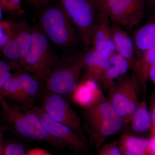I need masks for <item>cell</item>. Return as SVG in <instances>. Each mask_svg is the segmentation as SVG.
I'll list each match as a JSON object with an SVG mask.
<instances>
[{
	"mask_svg": "<svg viewBox=\"0 0 155 155\" xmlns=\"http://www.w3.org/2000/svg\"><path fill=\"white\" fill-rule=\"evenodd\" d=\"M0 103L3 118L19 135L31 140L46 142L57 148L67 146L49 134L40 117L32 108L14 104L1 94Z\"/></svg>",
	"mask_w": 155,
	"mask_h": 155,
	"instance_id": "1",
	"label": "cell"
},
{
	"mask_svg": "<svg viewBox=\"0 0 155 155\" xmlns=\"http://www.w3.org/2000/svg\"><path fill=\"white\" fill-rule=\"evenodd\" d=\"M85 117L90 139L97 150L107 137L119 132L125 124L108 100L85 110Z\"/></svg>",
	"mask_w": 155,
	"mask_h": 155,
	"instance_id": "2",
	"label": "cell"
},
{
	"mask_svg": "<svg viewBox=\"0 0 155 155\" xmlns=\"http://www.w3.org/2000/svg\"><path fill=\"white\" fill-rule=\"evenodd\" d=\"M32 37L30 49L20 60V64L38 80L45 82L59 59L41 28H32Z\"/></svg>",
	"mask_w": 155,
	"mask_h": 155,
	"instance_id": "3",
	"label": "cell"
},
{
	"mask_svg": "<svg viewBox=\"0 0 155 155\" xmlns=\"http://www.w3.org/2000/svg\"><path fill=\"white\" fill-rule=\"evenodd\" d=\"M83 69L81 56L59 60L45 81V92L61 95L72 94L79 83Z\"/></svg>",
	"mask_w": 155,
	"mask_h": 155,
	"instance_id": "4",
	"label": "cell"
},
{
	"mask_svg": "<svg viewBox=\"0 0 155 155\" xmlns=\"http://www.w3.org/2000/svg\"><path fill=\"white\" fill-rule=\"evenodd\" d=\"M71 20L62 6L50 7L41 13V28L49 40L61 48H67L76 40Z\"/></svg>",
	"mask_w": 155,
	"mask_h": 155,
	"instance_id": "5",
	"label": "cell"
},
{
	"mask_svg": "<svg viewBox=\"0 0 155 155\" xmlns=\"http://www.w3.org/2000/svg\"><path fill=\"white\" fill-rule=\"evenodd\" d=\"M71 22L84 43L91 44L92 33L96 21L97 9L88 0H60Z\"/></svg>",
	"mask_w": 155,
	"mask_h": 155,
	"instance_id": "6",
	"label": "cell"
},
{
	"mask_svg": "<svg viewBox=\"0 0 155 155\" xmlns=\"http://www.w3.org/2000/svg\"><path fill=\"white\" fill-rule=\"evenodd\" d=\"M146 4L145 0H107L104 11L113 23L131 28L143 19Z\"/></svg>",
	"mask_w": 155,
	"mask_h": 155,
	"instance_id": "7",
	"label": "cell"
},
{
	"mask_svg": "<svg viewBox=\"0 0 155 155\" xmlns=\"http://www.w3.org/2000/svg\"><path fill=\"white\" fill-rule=\"evenodd\" d=\"M43 97L41 107L45 112L57 122L70 127L87 142L80 117L69 103L61 95L46 92Z\"/></svg>",
	"mask_w": 155,
	"mask_h": 155,
	"instance_id": "8",
	"label": "cell"
},
{
	"mask_svg": "<svg viewBox=\"0 0 155 155\" xmlns=\"http://www.w3.org/2000/svg\"><path fill=\"white\" fill-rule=\"evenodd\" d=\"M31 108L40 117L45 129L50 135L75 151L81 152L87 149V142L70 127L53 119L41 107Z\"/></svg>",
	"mask_w": 155,
	"mask_h": 155,
	"instance_id": "9",
	"label": "cell"
},
{
	"mask_svg": "<svg viewBox=\"0 0 155 155\" xmlns=\"http://www.w3.org/2000/svg\"><path fill=\"white\" fill-rule=\"evenodd\" d=\"M106 100L98 81L87 76L84 80L79 82L72 94V101L85 110Z\"/></svg>",
	"mask_w": 155,
	"mask_h": 155,
	"instance_id": "10",
	"label": "cell"
},
{
	"mask_svg": "<svg viewBox=\"0 0 155 155\" xmlns=\"http://www.w3.org/2000/svg\"><path fill=\"white\" fill-rule=\"evenodd\" d=\"M110 19L104 11H98L92 33L93 48L106 51L111 55L115 51L112 38Z\"/></svg>",
	"mask_w": 155,
	"mask_h": 155,
	"instance_id": "11",
	"label": "cell"
},
{
	"mask_svg": "<svg viewBox=\"0 0 155 155\" xmlns=\"http://www.w3.org/2000/svg\"><path fill=\"white\" fill-rule=\"evenodd\" d=\"M87 77L100 82L110 64L111 55L106 51L93 48L81 55Z\"/></svg>",
	"mask_w": 155,
	"mask_h": 155,
	"instance_id": "12",
	"label": "cell"
},
{
	"mask_svg": "<svg viewBox=\"0 0 155 155\" xmlns=\"http://www.w3.org/2000/svg\"><path fill=\"white\" fill-rule=\"evenodd\" d=\"M137 82L133 75L130 78H122L109 90L108 101L122 117L125 124L129 123L126 108L127 98L130 89Z\"/></svg>",
	"mask_w": 155,
	"mask_h": 155,
	"instance_id": "13",
	"label": "cell"
},
{
	"mask_svg": "<svg viewBox=\"0 0 155 155\" xmlns=\"http://www.w3.org/2000/svg\"><path fill=\"white\" fill-rule=\"evenodd\" d=\"M32 28L28 27L17 34L1 48L6 58L19 61L27 54L32 42Z\"/></svg>",
	"mask_w": 155,
	"mask_h": 155,
	"instance_id": "14",
	"label": "cell"
},
{
	"mask_svg": "<svg viewBox=\"0 0 155 155\" xmlns=\"http://www.w3.org/2000/svg\"><path fill=\"white\" fill-rule=\"evenodd\" d=\"M112 38L115 51L126 59L130 69H133L136 60L135 47L133 40L121 26L113 23Z\"/></svg>",
	"mask_w": 155,
	"mask_h": 155,
	"instance_id": "15",
	"label": "cell"
},
{
	"mask_svg": "<svg viewBox=\"0 0 155 155\" xmlns=\"http://www.w3.org/2000/svg\"><path fill=\"white\" fill-rule=\"evenodd\" d=\"M155 63V46L145 51L136 58L133 69L134 76L140 91L144 93L150 69Z\"/></svg>",
	"mask_w": 155,
	"mask_h": 155,
	"instance_id": "16",
	"label": "cell"
},
{
	"mask_svg": "<svg viewBox=\"0 0 155 155\" xmlns=\"http://www.w3.org/2000/svg\"><path fill=\"white\" fill-rule=\"evenodd\" d=\"M133 41L136 58L155 46V14L150 20L136 31Z\"/></svg>",
	"mask_w": 155,
	"mask_h": 155,
	"instance_id": "17",
	"label": "cell"
},
{
	"mask_svg": "<svg viewBox=\"0 0 155 155\" xmlns=\"http://www.w3.org/2000/svg\"><path fill=\"white\" fill-rule=\"evenodd\" d=\"M132 130L136 133H141L152 128V121L149 109L145 99L140 101L130 118Z\"/></svg>",
	"mask_w": 155,
	"mask_h": 155,
	"instance_id": "18",
	"label": "cell"
},
{
	"mask_svg": "<svg viewBox=\"0 0 155 155\" xmlns=\"http://www.w3.org/2000/svg\"><path fill=\"white\" fill-rule=\"evenodd\" d=\"M0 94L6 98L14 100L18 104L25 107H32L23 94L17 74H13L11 79L0 89Z\"/></svg>",
	"mask_w": 155,
	"mask_h": 155,
	"instance_id": "19",
	"label": "cell"
},
{
	"mask_svg": "<svg viewBox=\"0 0 155 155\" xmlns=\"http://www.w3.org/2000/svg\"><path fill=\"white\" fill-rule=\"evenodd\" d=\"M119 147L137 155H149V139L129 134H124L119 142Z\"/></svg>",
	"mask_w": 155,
	"mask_h": 155,
	"instance_id": "20",
	"label": "cell"
},
{
	"mask_svg": "<svg viewBox=\"0 0 155 155\" xmlns=\"http://www.w3.org/2000/svg\"><path fill=\"white\" fill-rule=\"evenodd\" d=\"M17 77L24 95L31 106L40 89L38 80L25 72L17 73Z\"/></svg>",
	"mask_w": 155,
	"mask_h": 155,
	"instance_id": "21",
	"label": "cell"
},
{
	"mask_svg": "<svg viewBox=\"0 0 155 155\" xmlns=\"http://www.w3.org/2000/svg\"><path fill=\"white\" fill-rule=\"evenodd\" d=\"M24 21L14 22L9 21H1L0 22V48L4 46L6 43L17 34L28 27Z\"/></svg>",
	"mask_w": 155,
	"mask_h": 155,
	"instance_id": "22",
	"label": "cell"
},
{
	"mask_svg": "<svg viewBox=\"0 0 155 155\" xmlns=\"http://www.w3.org/2000/svg\"><path fill=\"white\" fill-rule=\"evenodd\" d=\"M124 75L119 67L110 63L109 67L102 76L100 82H101L103 86L109 90L124 78Z\"/></svg>",
	"mask_w": 155,
	"mask_h": 155,
	"instance_id": "23",
	"label": "cell"
},
{
	"mask_svg": "<svg viewBox=\"0 0 155 155\" xmlns=\"http://www.w3.org/2000/svg\"><path fill=\"white\" fill-rule=\"evenodd\" d=\"M25 148L15 143H10L6 145L5 155H26Z\"/></svg>",
	"mask_w": 155,
	"mask_h": 155,
	"instance_id": "24",
	"label": "cell"
},
{
	"mask_svg": "<svg viewBox=\"0 0 155 155\" xmlns=\"http://www.w3.org/2000/svg\"><path fill=\"white\" fill-rule=\"evenodd\" d=\"M107 155H122L118 142L113 141L103 145L101 147Z\"/></svg>",
	"mask_w": 155,
	"mask_h": 155,
	"instance_id": "25",
	"label": "cell"
},
{
	"mask_svg": "<svg viewBox=\"0 0 155 155\" xmlns=\"http://www.w3.org/2000/svg\"><path fill=\"white\" fill-rule=\"evenodd\" d=\"M0 8L9 13H17L21 11L14 0H0Z\"/></svg>",
	"mask_w": 155,
	"mask_h": 155,
	"instance_id": "26",
	"label": "cell"
},
{
	"mask_svg": "<svg viewBox=\"0 0 155 155\" xmlns=\"http://www.w3.org/2000/svg\"><path fill=\"white\" fill-rule=\"evenodd\" d=\"M149 110L152 121V128L155 129V92L153 94L150 101Z\"/></svg>",
	"mask_w": 155,
	"mask_h": 155,
	"instance_id": "27",
	"label": "cell"
},
{
	"mask_svg": "<svg viewBox=\"0 0 155 155\" xmlns=\"http://www.w3.org/2000/svg\"><path fill=\"white\" fill-rule=\"evenodd\" d=\"M98 11H104L107 0H88Z\"/></svg>",
	"mask_w": 155,
	"mask_h": 155,
	"instance_id": "28",
	"label": "cell"
},
{
	"mask_svg": "<svg viewBox=\"0 0 155 155\" xmlns=\"http://www.w3.org/2000/svg\"><path fill=\"white\" fill-rule=\"evenodd\" d=\"M151 130L152 133L149 139V155H155V129H152Z\"/></svg>",
	"mask_w": 155,
	"mask_h": 155,
	"instance_id": "29",
	"label": "cell"
},
{
	"mask_svg": "<svg viewBox=\"0 0 155 155\" xmlns=\"http://www.w3.org/2000/svg\"><path fill=\"white\" fill-rule=\"evenodd\" d=\"M11 71L0 74V89L2 88L4 85L13 76Z\"/></svg>",
	"mask_w": 155,
	"mask_h": 155,
	"instance_id": "30",
	"label": "cell"
},
{
	"mask_svg": "<svg viewBox=\"0 0 155 155\" xmlns=\"http://www.w3.org/2000/svg\"><path fill=\"white\" fill-rule=\"evenodd\" d=\"M26 155H52L43 149L36 148L28 151Z\"/></svg>",
	"mask_w": 155,
	"mask_h": 155,
	"instance_id": "31",
	"label": "cell"
},
{
	"mask_svg": "<svg viewBox=\"0 0 155 155\" xmlns=\"http://www.w3.org/2000/svg\"><path fill=\"white\" fill-rule=\"evenodd\" d=\"M26 2L35 8H40L51 0H25Z\"/></svg>",
	"mask_w": 155,
	"mask_h": 155,
	"instance_id": "32",
	"label": "cell"
},
{
	"mask_svg": "<svg viewBox=\"0 0 155 155\" xmlns=\"http://www.w3.org/2000/svg\"><path fill=\"white\" fill-rule=\"evenodd\" d=\"M11 69V66L8 63L3 61H0V74L10 72Z\"/></svg>",
	"mask_w": 155,
	"mask_h": 155,
	"instance_id": "33",
	"label": "cell"
},
{
	"mask_svg": "<svg viewBox=\"0 0 155 155\" xmlns=\"http://www.w3.org/2000/svg\"><path fill=\"white\" fill-rule=\"evenodd\" d=\"M2 130H1L0 135V155H5L6 144L5 142Z\"/></svg>",
	"mask_w": 155,
	"mask_h": 155,
	"instance_id": "34",
	"label": "cell"
},
{
	"mask_svg": "<svg viewBox=\"0 0 155 155\" xmlns=\"http://www.w3.org/2000/svg\"><path fill=\"white\" fill-rule=\"evenodd\" d=\"M149 78H150L153 83L155 84V63L150 69Z\"/></svg>",
	"mask_w": 155,
	"mask_h": 155,
	"instance_id": "35",
	"label": "cell"
},
{
	"mask_svg": "<svg viewBox=\"0 0 155 155\" xmlns=\"http://www.w3.org/2000/svg\"><path fill=\"white\" fill-rule=\"evenodd\" d=\"M119 148H120V150H121L122 155H137L133 153L130 152L127 150L123 148L120 147H119Z\"/></svg>",
	"mask_w": 155,
	"mask_h": 155,
	"instance_id": "36",
	"label": "cell"
},
{
	"mask_svg": "<svg viewBox=\"0 0 155 155\" xmlns=\"http://www.w3.org/2000/svg\"><path fill=\"white\" fill-rule=\"evenodd\" d=\"M146 3L150 5H155V0H145Z\"/></svg>",
	"mask_w": 155,
	"mask_h": 155,
	"instance_id": "37",
	"label": "cell"
},
{
	"mask_svg": "<svg viewBox=\"0 0 155 155\" xmlns=\"http://www.w3.org/2000/svg\"><path fill=\"white\" fill-rule=\"evenodd\" d=\"M14 2L16 4V5H17L19 8H20V1H21V0H14Z\"/></svg>",
	"mask_w": 155,
	"mask_h": 155,
	"instance_id": "38",
	"label": "cell"
}]
</instances>
